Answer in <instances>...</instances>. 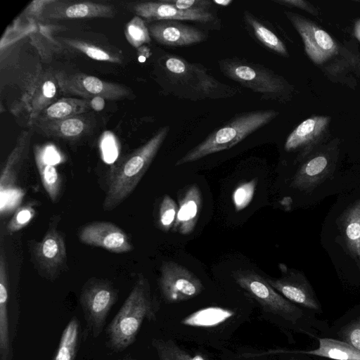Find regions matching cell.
Returning <instances> with one entry per match:
<instances>
[{
    "label": "cell",
    "instance_id": "6da1fadb",
    "mask_svg": "<svg viewBox=\"0 0 360 360\" xmlns=\"http://www.w3.org/2000/svg\"><path fill=\"white\" fill-rule=\"evenodd\" d=\"M236 283L267 312L278 316L292 329L312 338L325 337L329 330L328 323L316 313L300 307L285 298L266 278L249 269L234 271Z\"/></svg>",
    "mask_w": 360,
    "mask_h": 360
},
{
    "label": "cell",
    "instance_id": "7a4b0ae2",
    "mask_svg": "<svg viewBox=\"0 0 360 360\" xmlns=\"http://www.w3.org/2000/svg\"><path fill=\"white\" fill-rule=\"evenodd\" d=\"M159 304L152 296L148 280L139 276L131 291L108 325V347L122 352L133 344L145 319L155 321Z\"/></svg>",
    "mask_w": 360,
    "mask_h": 360
},
{
    "label": "cell",
    "instance_id": "3957f363",
    "mask_svg": "<svg viewBox=\"0 0 360 360\" xmlns=\"http://www.w3.org/2000/svg\"><path fill=\"white\" fill-rule=\"evenodd\" d=\"M161 60L170 91L176 96L196 101L226 98L238 92V88L220 82L201 64L174 55L165 56Z\"/></svg>",
    "mask_w": 360,
    "mask_h": 360
},
{
    "label": "cell",
    "instance_id": "277c9868",
    "mask_svg": "<svg viewBox=\"0 0 360 360\" xmlns=\"http://www.w3.org/2000/svg\"><path fill=\"white\" fill-rule=\"evenodd\" d=\"M169 131V126L161 127L147 142L113 167L103 203L105 211L114 210L130 195L149 168Z\"/></svg>",
    "mask_w": 360,
    "mask_h": 360
},
{
    "label": "cell",
    "instance_id": "5b68a950",
    "mask_svg": "<svg viewBox=\"0 0 360 360\" xmlns=\"http://www.w3.org/2000/svg\"><path fill=\"white\" fill-rule=\"evenodd\" d=\"M275 110H257L237 114L210 133L175 163L179 166L197 161L209 155L229 149L266 125L278 115Z\"/></svg>",
    "mask_w": 360,
    "mask_h": 360
},
{
    "label": "cell",
    "instance_id": "8992f818",
    "mask_svg": "<svg viewBox=\"0 0 360 360\" xmlns=\"http://www.w3.org/2000/svg\"><path fill=\"white\" fill-rule=\"evenodd\" d=\"M218 64L226 77L261 94L264 99L285 102L292 96L293 86L262 65L237 58H224L219 60Z\"/></svg>",
    "mask_w": 360,
    "mask_h": 360
},
{
    "label": "cell",
    "instance_id": "52a82bcc",
    "mask_svg": "<svg viewBox=\"0 0 360 360\" xmlns=\"http://www.w3.org/2000/svg\"><path fill=\"white\" fill-rule=\"evenodd\" d=\"M117 297L118 290L109 281L91 278L83 285L79 302L86 323V331L93 338H98L102 332Z\"/></svg>",
    "mask_w": 360,
    "mask_h": 360
},
{
    "label": "cell",
    "instance_id": "ba28073f",
    "mask_svg": "<svg viewBox=\"0 0 360 360\" xmlns=\"http://www.w3.org/2000/svg\"><path fill=\"white\" fill-rule=\"evenodd\" d=\"M340 152V140L335 139L314 150L297 170L290 186L311 193L332 176L336 168Z\"/></svg>",
    "mask_w": 360,
    "mask_h": 360
},
{
    "label": "cell",
    "instance_id": "9c48e42d",
    "mask_svg": "<svg viewBox=\"0 0 360 360\" xmlns=\"http://www.w3.org/2000/svg\"><path fill=\"white\" fill-rule=\"evenodd\" d=\"M60 219V216L53 217L42 239L30 245L32 257L39 274L51 281L67 268L65 239L58 229Z\"/></svg>",
    "mask_w": 360,
    "mask_h": 360
},
{
    "label": "cell",
    "instance_id": "30bf717a",
    "mask_svg": "<svg viewBox=\"0 0 360 360\" xmlns=\"http://www.w3.org/2000/svg\"><path fill=\"white\" fill-rule=\"evenodd\" d=\"M59 89L64 93L90 100L101 96L105 100L130 98L132 91L121 84L109 82L83 73L68 74L63 71L54 73Z\"/></svg>",
    "mask_w": 360,
    "mask_h": 360
},
{
    "label": "cell",
    "instance_id": "8fae6325",
    "mask_svg": "<svg viewBox=\"0 0 360 360\" xmlns=\"http://www.w3.org/2000/svg\"><path fill=\"white\" fill-rule=\"evenodd\" d=\"M284 13L300 35L304 51L314 64L323 65L339 53L335 40L314 21L290 11Z\"/></svg>",
    "mask_w": 360,
    "mask_h": 360
},
{
    "label": "cell",
    "instance_id": "7c38bea8",
    "mask_svg": "<svg viewBox=\"0 0 360 360\" xmlns=\"http://www.w3.org/2000/svg\"><path fill=\"white\" fill-rule=\"evenodd\" d=\"M159 287L164 299L178 303L198 296L203 290L200 279L186 266L165 261L160 267Z\"/></svg>",
    "mask_w": 360,
    "mask_h": 360
},
{
    "label": "cell",
    "instance_id": "4fadbf2b",
    "mask_svg": "<svg viewBox=\"0 0 360 360\" xmlns=\"http://www.w3.org/2000/svg\"><path fill=\"white\" fill-rule=\"evenodd\" d=\"M331 117L311 116L296 127L286 139L284 148L287 152H297V161L307 159L328 139Z\"/></svg>",
    "mask_w": 360,
    "mask_h": 360
},
{
    "label": "cell",
    "instance_id": "5bb4252c",
    "mask_svg": "<svg viewBox=\"0 0 360 360\" xmlns=\"http://www.w3.org/2000/svg\"><path fill=\"white\" fill-rule=\"evenodd\" d=\"M266 280L276 291L292 303L318 315L323 313L314 290L302 272L285 268L281 277Z\"/></svg>",
    "mask_w": 360,
    "mask_h": 360
},
{
    "label": "cell",
    "instance_id": "9a60e30c",
    "mask_svg": "<svg viewBox=\"0 0 360 360\" xmlns=\"http://www.w3.org/2000/svg\"><path fill=\"white\" fill-rule=\"evenodd\" d=\"M115 7L92 1L62 0L46 1L39 17L42 20H62L82 18H112Z\"/></svg>",
    "mask_w": 360,
    "mask_h": 360
},
{
    "label": "cell",
    "instance_id": "2e32d148",
    "mask_svg": "<svg viewBox=\"0 0 360 360\" xmlns=\"http://www.w3.org/2000/svg\"><path fill=\"white\" fill-rule=\"evenodd\" d=\"M127 7L136 15L149 22L191 20L207 23L214 20V15L209 11L181 10L166 0L129 3Z\"/></svg>",
    "mask_w": 360,
    "mask_h": 360
},
{
    "label": "cell",
    "instance_id": "e0dca14e",
    "mask_svg": "<svg viewBox=\"0 0 360 360\" xmlns=\"http://www.w3.org/2000/svg\"><path fill=\"white\" fill-rule=\"evenodd\" d=\"M78 238L84 244L114 253H125L133 249L127 233L110 221H94L85 225L78 233Z\"/></svg>",
    "mask_w": 360,
    "mask_h": 360
},
{
    "label": "cell",
    "instance_id": "ac0fdd59",
    "mask_svg": "<svg viewBox=\"0 0 360 360\" xmlns=\"http://www.w3.org/2000/svg\"><path fill=\"white\" fill-rule=\"evenodd\" d=\"M148 28L153 39L169 46H191L207 38V34L202 30L179 20L156 21L150 24Z\"/></svg>",
    "mask_w": 360,
    "mask_h": 360
},
{
    "label": "cell",
    "instance_id": "d6986e66",
    "mask_svg": "<svg viewBox=\"0 0 360 360\" xmlns=\"http://www.w3.org/2000/svg\"><path fill=\"white\" fill-rule=\"evenodd\" d=\"M34 154L43 186L50 199L56 202L62 188V177L57 169V165L63 160L62 155L52 144L36 145Z\"/></svg>",
    "mask_w": 360,
    "mask_h": 360
},
{
    "label": "cell",
    "instance_id": "ffe728a7",
    "mask_svg": "<svg viewBox=\"0 0 360 360\" xmlns=\"http://www.w3.org/2000/svg\"><path fill=\"white\" fill-rule=\"evenodd\" d=\"M84 114L58 120L37 122L32 127L39 133L49 137L75 141L89 134L92 129L94 124L91 117Z\"/></svg>",
    "mask_w": 360,
    "mask_h": 360
},
{
    "label": "cell",
    "instance_id": "44dd1931",
    "mask_svg": "<svg viewBox=\"0 0 360 360\" xmlns=\"http://www.w3.org/2000/svg\"><path fill=\"white\" fill-rule=\"evenodd\" d=\"M202 193L195 184L190 186L180 198L174 232L191 234L197 224L202 207Z\"/></svg>",
    "mask_w": 360,
    "mask_h": 360
},
{
    "label": "cell",
    "instance_id": "7402d4cb",
    "mask_svg": "<svg viewBox=\"0 0 360 360\" xmlns=\"http://www.w3.org/2000/svg\"><path fill=\"white\" fill-rule=\"evenodd\" d=\"M338 222L347 253L360 270V198L341 213Z\"/></svg>",
    "mask_w": 360,
    "mask_h": 360
},
{
    "label": "cell",
    "instance_id": "603a6c76",
    "mask_svg": "<svg viewBox=\"0 0 360 360\" xmlns=\"http://www.w3.org/2000/svg\"><path fill=\"white\" fill-rule=\"evenodd\" d=\"M8 277L4 249L0 253V360L13 359L8 315Z\"/></svg>",
    "mask_w": 360,
    "mask_h": 360
},
{
    "label": "cell",
    "instance_id": "cb8c5ba5",
    "mask_svg": "<svg viewBox=\"0 0 360 360\" xmlns=\"http://www.w3.org/2000/svg\"><path fill=\"white\" fill-rule=\"evenodd\" d=\"M31 130L23 131L18 139L15 146L8 157L0 176L1 193L14 188L18 173L27 158L31 142Z\"/></svg>",
    "mask_w": 360,
    "mask_h": 360
},
{
    "label": "cell",
    "instance_id": "d4e9b609",
    "mask_svg": "<svg viewBox=\"0 0 360 360\" xmlns=\"http://www.w3.org/2000/svg\"><path fill=\"white\" fill-rule=\"evenodd\" d=\"M57 82L55 75L45 73L37 79L26 98L27 108L30 112L29 125L40 112L53 103L57 93Z\"/></svg>",
    "mask_w": 360,
    "mask_h": 360
},
{
    "label": "cell",
    "instance_id": "484cf974",
    "mask_svg": "<svg viewBox=\"0 0 360 360\" xmlns=\"http://www.w3.org/2000/svg\"><path fill=\"white\" fill-rule=\"evenodd\" d=\"M90 100L76 98H63L57 100L42 110L32 123L58 120L89 112Z\"/></svg>",
    "mask_w": 360,
    "mask_h": 360
},
{
    "label": "cell",
    "instance_id": "4316f807",
    "mask_svg": "<svg viewBox=\"0 0 360 360\" xmlns=\"http://www.w3.org/2000/svg\"><path fill=\"white\" fill-rule=\"evenodd\" d=\"M317 340L318 347L300 352L330 360H360V350L345 342L330 337H321Z\"/></svg>",
    "mask_w": 360,
    "mask_h": 360
},
{
    "label": "cell",
    "instance_id": "83f0119b",
    "mask_svg": "<svg viewBox=\"0 0 360 360\" xmlns=\"http://www.w3.org/2000/svg\"><path fill=\"white\" fill-rule=\"evenodd\" d=\"M331 337L360 350V309L347 312L328 332Z\"/></svg>",
    "mask_w": 360,
    "mask_h": 360
},
{
    "label": "cell",
    "instance_id": "f1b7e54d",
    "mask_svg": "<svg viewBox=\"0 0 360 360\" xmlns=\"http://www.w3.org/2000/svg\"><path fill=\"white\" fill-rule=\"evenodd\" d=\"M244 20L255 37L263 46L283 57L289 56L283 41L253 14L247 11H244Z\"/></svg>",
    "mask_w": 360,
    "mask_h": 360
},
{
    "label": "cell",
    "instance_id": "f546056e",
    "mask_svg": "<svg viewBox=\"0 0 360 360\" xmlns=\"http://www.w3.org/2000/svg\"><path fill=\"white\" fill-rule=\"evenodd\" d=\"M80 338V323L74 316L65 326L53 360H75Z\"/></svg>",
    "mask_w": 360,
    "mask_h": 360
},
{
    "label": "cell",
    "instance_id": "4dcf8cb0",
    "mask_svg": "<svg viewBox=\"0 0 360 360\" xmlns=\"http://www.w3.org/2000/svg\"><path fill=\"white\" fill-rule=\"evenodd\" d=\"M58 39L71 49L94 60L113 63H122V58L118 53L89 42L72 38L58 37Z\"/></svg>",
    "mask_w": 360,
    "mask_h": 360
},
{
    "label": "cell",
    "instance_id": "1f68e13d",
    "mask_svg": "<svg viewBox=\"0 0 360 360\" xmlns=\"http://www.w3.org/2000/svg\"><path fill=\"white\" fill-rule=\"evenodd\" d=\"M152 345L159 360H205L200 355L189 354L170 340L154 339Z\"/></svg>",
    "mask_w": 360,
    "mask_h": 360
},
{
    "label": "cell",
    "instance_id": "d6a6232c",
    "mask_svg": "<svg viewBox=\"0 0 360 360\" xmlns=\"http://www.w3.org/2000/svg\"><path fill=\"white\" fill-rule=\"evenodd\" d=\"M125 36L129 43L138 48L151 40L148 27L145 21L139 16L135 15L126 25Z\"/></svg>",
    "mask_w": 360,
    "mask_h": 360
},
{
    "label": "cell",
    "instance_id": "836d02e7",
    "mask_svg": "<svg viewBox=\"0 0 360 360\" xmlns=\"http://www.w3.org/2000/svg\"><path fill=\"white\" fill-rule=\"evenodd\" d=\"M178 210L174 200L169 195H165L159 207L158 226L165 231H169L173 227Z\"/></svg>",
    "mask_w": 360,
    "mask_h": 360
},
{
    "label": "cell",
    "instance_id": "e575fe53",
    "mask_svg": "<svg viewBox=\"0 0 360 360\" xmlns=\"http://www.w3.org/2000/svg\"><path fill=\"white\" fill-rule=\"evenodd\" d=\"M257 184V179L243 182L238 185L233 192L232 200L236 212L241 211L251 202Z\"/></svg>",
    "mask_w": 360,
    "mask_h": 360
},
{
    "label": "cell",
    "instance_id": "d590c367",
    "mask_svg": "<svg viewBox=\"0 0 360 360\" xmlns=\"http://www.w3.org/2000/svg\"><path fill=\"white\" fill-rule=\"evenodd\" d=\"M34 214L35 210L32 203H27L20 207L8 223L7 232L13 234L20 231L32 220Z\"/></svg>",
    "mask_w": 360,
    "mask_h": 360
},
{
    "label": "cell",
    "instance_id": "8d00e7d4",
    "mask_svg": "<svg viewBox=\"0 0 360 360\" xmlns=\"http://www.w3.org/2000/svg\"><path fill=\"white\" fill-rule=\"evenodd\" d=\"M166 1L181 10L209 11L212 4L210 0H166Z\"/></svg>",
    "mask_w": 360,
    "mask_h": 360
},
{
    "label": "cell",
    "instance_id": "74e56055",
    "mask_svg": "<svg viewBox=\"0 0 360 360\" xmlns=\"http://www.w3.org/2000/svg\"><path fill=\"white\" fill-rule=\"evenodd\" d=\"M274 2L290 8H297L317 18L319 16L318 8L309 1L303 0H272Z\"/></svg>",
    "mask_w": 360,
    "mask_h": 360
},
{
    "label": "cell",
    "instance_id": "f35d334b",
    "mask_svg": "<svg viewBox=\"0 0 360 360\" xmlns=\"http://www.w3.org/2000/svg\"><path fill=\"white\" fill-rule=\"evenodd\" d=\"M270 354H285L288 353L290 354L291 356L289 357L288 360H317L315 359L314 356L304 354L300 352V350H276V351H270L269 352Z\"/></svg>",
    "mask_w": 360,
    "mask_h": 360
},
{
    "label": "cell",
    "instance_id": "ab89813d",
    "mask_svg": "<svg viewBox=\"0 0 360 360\" xmlns=\"http://www.w3.org/2000/svg\"><path fill=\"white\" fill-rule=\"evenodd\" d=\"M105 138L103 140V153L105 155V156L108 155V159H110L112 156V153H116V147L115 143V140L112 134H109L108 132H105L104 134Z\"/></svg>",
    "mask_w": 360,
    "mask_h": 360
},
{
    "label": "cell",
    "instance_id": "60d3db41",
    "mask_svg": "<svg viewBox=\"0 0 360 360\" xmlns=\"http://www.w3.org/2000/svg\"><path fill=\"white\" fill-rule=\"evenodd\" d=\"M105 99L101 96H96L90 99V105L94 111H101L105 107Z\"/></svg>",
    "mask_w": 360,
    "mask_h": 360
},
{
    "label": "cell",
    "instance_id": "b9f144b4",
    "mask_svg": "<svg viewBox=\"0 0 360 360\" xmlns=\"http://www.w3.org/2000/svg\"><path fill=\"white\" fill-rule=\"evenodd\" d=\"M354 35L360 41V18L354 22Z\"/></svg>",
    "mask_w": 360,
    "mask_h": 360
},
{
    "label": "cell",
    "instance_id": "7bdbcfd3",
    "mask_svg": "<svg viewBox=\"0 0 360 360\" xmlns=\"http://www.w3.org/2000/svg\"><path fill=\"white\" fill-rule=\"evenodd\" d=\"M213 2L215 4H217L219 5L223 6H227L230 4L232 3V1L231 0H222V1L214 0V1H213Z\"/></svg>",
    "mask_w": 360,
    "mask_h": 360
},
{
    "label": "cell",
    "instance_id": "ee69618b",
    "mask_svg": "<svg viewBox=\"0 0 360 360\" xmlns=\"http://www.w3.org/2000/svg\"><path fill=\"white\" fill-rule=\"evenodd\" d=\"M124 360H134V359H124Z\"/></svg>",
    "mask_w": 360,
    "mask_h": 360
}]
</instances>
